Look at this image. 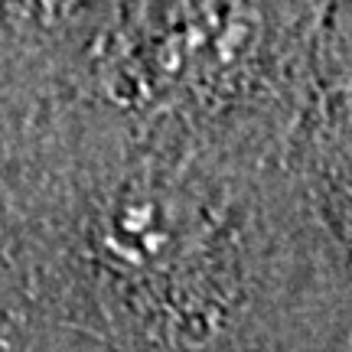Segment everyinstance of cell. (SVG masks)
<instances>
[{"mask_svg":"<svg viewBox=\"0 0 352 352\" xmlns=\"http://www.w3.org/2000/svg\"><path fill=\"white\" fill-rule=\"evenodd\" d=\"M294 170L352 294V3H327Z\"/></svg>","mask_w":352,"mask_h":352,"instance_id":"7a4b0ae2","label":"cell"},{"mask_svg":"<svg viewBox=\"0 0 352 352\" xmlns=\"http://www.w3.org/2000/svg\"><path fill=\"white\" fill-rule=\"evenodd\" d=\"M56 232L104 352H352V294L294 157L98 101Z\"/></svg>","mask_w":352,"mask_h":352,"instance_id":"6da1fadb","label":"cell"}]
</instances>
